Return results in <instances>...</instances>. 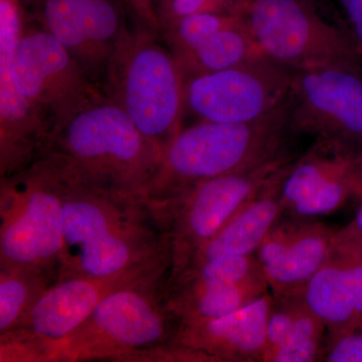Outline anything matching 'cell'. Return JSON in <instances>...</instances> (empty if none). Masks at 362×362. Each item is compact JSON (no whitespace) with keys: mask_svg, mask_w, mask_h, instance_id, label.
Returning a JSON list of instances; mask_svg holds the SVG:
<instances>
[{"mask_svg":"<svg viewBox=\"0 0 362 362\" xmlns=\"http://www.w3.org/2000/svg\"><path fill=\"white\" fill-rule=\"evenodd\" d=\"M320 361L362 362V328L330 335L324 345Z\"/></svg>","mask_w":362,"mask_h":362,"instance_id":"cell-26","label":"cell"},{"mask_svg":"<svg viewBox=\"0 0 362 362\" xmlns=\"http://www.w3.org/2000/svg\"><path fill=\"white\" fill-rule=\"evenodd\" d=\"M289 153L237 173L204 181L160 206H151L168 239L166 285L259 190L295 160Z\"/></svg>","mask_w":362,"mask_h":362,"instance_id":"cell-7","label":"cell"},{"mask_svg":"<svg viewBox=\"0 0 362 362\" xmlns=\"http://www.w3.org/2000/svg\"><path fill=\"white\" fill-rule=\"evenodd\" d=\"M237 18L216 13H195L163 23L160 35L177 63L201 47L214 33L230 25Z\"/></svg>","mask_w":362,"mask_h":362,"instance_id":"cell-24","label":"cell"},{"mask_svg":"<svg viewBox=\"0 0 362 362\" xmlns=\"http://www.w3.org/2000/svg\"><path fill=\"white\" fill-rule=\"evenodd\" d=\"M293 133L362 147V63L294 71L287 98Z\"/></svg>","mask_w":362,"mask_h":362,"instance_id":"cell-11","label":"cell"},{"mask_svg":"<svg viewBox=\"0 0 362 362\" xmlns=\"http://www.w3.org/2000/svg\"><path fill=\"white\" fill-rule=\"evenodd\" d=\"M291 132L287 101L252 122L197 121L182 127L164 150L144 199L160 206L204 181L277 158L288 153L285 145Z\"/></svg>","mask_w":362,"mask_h":362,"instance_id":"cell-2","label":"cell"},{"mask_svg":"<svg viewBox=\"0 0 362 362\" xmlns=\"http://www.w3.org/2000/svg\"><path fill=\"white\" fill-rule=\"evenodd\" d=\"M269 291L268 283L261 276L239 284L173 290L164 293V302L178 323L202 322L228 315Z\"/></svg>","mask_w":362,"mask_h":362,"instance_id":"cell-19","label":"cell"},{"mask_svg":"<svg viewBox=\"0 0 362 362\" xmlns=\"http://www.w3.org/2000/svg\"><path fill=\"white\" fill-rule=\"evenodd\" d=\"M70 181V171L52 151L0 177V265L37 267L59 277L62 211Z\"/></svg>","mask_w":362,"mask_h":362,"instance_id":"cell-6","label":"cell"},{"mask_svg":"<svg viewBox=\"0 0 362 362\" xmlns=\"http://www.w3.org/2000/svg\"><path fill=\"white\" fill-rule=\"evenodd\" d=\"M301 298L324 324L330 335L341 334L361 325L341 262L333 249L330 258L305 286Z\"/></svg>","mask_w":362,"mask_h":362,"instance_id":"cell-20","label":"cell"},{"mask_svg":"<svg viewBox=\"0 0 362 362\" xmlns=\"http://www.w3.org/2000/svg\"><path fill=\"white\" fill-rule=\"evenodd\" d=\"M294 70L268 57L185 78L183 115L197 121L247 123L287 101Z\"/></svg>","mask_w":362,"mask_h":362,"instance_id":"cell-10","label":"cell"},{"mask_svg":"<svg viewBox=\"0 0 362 362\" xmlns=\"http://www.w3.org/2000/svg\"><path fill=\"white\" fill-rule=\"evenodd\" d=\"M340 25L362 52V0H337Z\"/></svg>","mask_w":362,"mask_h":362,"instance_id":"cell-27","label":"cell"},{"mask_svg":"<svg viewBox=\"0 0 362 362\" xmlns=\"http://www.w3.org/2000/svg\"><path fill=\"white\" fill-rule=\"evenodd\" d=\"M58 279L37 267L0 265V334L18 328Z\"/></svg>","mask_w":362,"mask_h":362,"instance_id":"cell-22","label":"cell"},{"mask_svg":"<svg viewBox=\"0 0 362 362\" xmlns=\"http://www.w3.org/2000/svg\"><path fill=\"white\" fill-rule=\"evenodd\" d=\"M161 1L162 0H153L154 6H156H156H158V4H160Z\"/></svg>","mask_w":362,"mask_h":362,"instance_id":"cell-32","label":"cell"},{"mask_svg":"<svg viewBox=\"0 0 362 362\" xmlns=\"http://www.w3.org/2000/svg\"><path fill=\"white\" fill-rule=\"evenodd\" d=\"M21 1L23 7H25V11H32L39 0H21Z\"/></svg>","mask_w":362,"mask_h":362,"instance_id":"cell-31","label":"cell"},{"mask_svg":"<svg viewBox=\"0 0 362 362\" xmlns=\"http://www.w3.org/2000/svg\"><path fill=\"white\" fill-rule=\"evenodd\" d=\"M315 1L318 2V4H320L321 6H323L324 1H325V0H315Z\"/></svg>","mask_w":362,"mask_h":362,"instance_id":"cell-33","label":"cell"},{"mask_svg":"<svg viewBox=\"0 0 362 362\" xmlns=\"http://www.w3.org/2000/svg\"><path fill=\"white\" fill-rule=\"evenodd\" d=\"M162 42L156 30L138 23L129 28L112 57L102 92L164 152L182 128L185 78Z\"/></svg>","mask_w":362,"mask_h":362,"instance_id":"cell-5","label":"cell"},{"mask_svg":"<svg viewBox=\"0 0 362 362\" xmlns=\"http://www.w3.org/2000/svg\"><path fill=\"white\" fill-rule=\"evenodd\" d=\"M134 16L138 25L160 33V21L153 0H123Z\"/></svg>","mask_w":362,"mask_h":362,"instance_id":"cell-28","label":"cell"},{"mask_svg":"<svg viewBox=\"0 0 362 362\" xmlns=\"http://www.w3.org/2000/svg\"><path fill=\"white\" fill-rule=\"evenodd\" d=\"M245 21L268 58L292 70L362 63V52L315 0H251Z\"/></svg>","mask_w":362,"mask_h":362,"instance_id":"cell-8","label":"cell"},{"mask_svg":"<svg viewBox=\"0 0 362 362\" xmlns=\"http://www.w3.org/2000/svg\"><path fill=\"white\" fill-rule=\"evenodd\" d=\"M32 14L102 90L112 57L129 30L120 4L116 0H39Z\"/></svg>","mask_w":362,"mask_h":362,"instance_id":"cell-12","label":"cell"},{"mask_svg":"<svg viewBox=\"0 0 362 362\" xmlns=\"http://www.w3.org/2000/svg\"><path fill=\"white\" fill-rule=\"evenodd\" d=\"M273 302L269 291L228 315L180 324L173 344L202 352L214 362L263 361Z\"/></svg>","mask_w":362,"mask_h":362,"instance_id":"cell-17","label":"cell"},{"mask_svg":"<svg viewBox=\"0 0 362 362\" xmlns=\"http://www.w3.org/2000/svg\"><path fill=\"white\" fill-rule=\"evenodd\" d=\"M18 4L0 7V177L20 173L49 151L54 130L14 83L9 57L25 30Z\"/></svg>","mask_w":362,"mask_h":362,"instance_id":"cell-13","label":"cell"},{"mask_svg":"<svg viewBox=\"0 0 362 362\" xmlns=\"http://www.w3.org/2000/svg\"><path fill=\"white\" fill-rule=\"evenodd\" d=\"M28 18L9 57V69L16 87L49 121L54 135L69 119L105 95L51 33Z\"/></svg>","mask_w":362,"mask_h":362,"instance_id":"cell-9","label":"cell"},{"mask_svg":"<svg viewBox=\"0 0 362 362\" xmlns=\"http://www.w3.org/2000/svg\"><path fill=\"white\" fill-rule=\"evenodd\" d=\"M262 57L267 56L252 37L245 18H237L214 33L178 65L183 78H187L235 68Z\"/></svg>","mask_w":362,"mask_h":362,"instance_id":"cell-21","label":"cell"},{"mask_svg":"<svg viewBox=\"0 0 362 362\" xmlns=\"http://www.w3.org/2000/svg\"><path fill=\"white\" fill-rule=\"evenodd\" d=\"M283 216L255 256L274 296L301 297L305 286L330 258L337 230L315 218Z\"/></svg>","mask_w":362,"mask_h":362,"instance_id":"cell-15","label":"cell"},{"mask_svg":"<svg viewBox=\"0 0 362 362\" xmlns=\"http://www.w3.org/2000/svg\"><path fill=\"white\" fill-rule=\"evenodd\" d=\"M356 199L362 204V147L356 156Z\"/></svg>","mask_w":362,"mask_h":362,"instance_id":"cell-29","label":"cell"},{"mask_svg":"<svg viewBox=\"0 0 362 362\" xmlns=\"http://www.w3.org/2000/svg\"><path fill=\"white\" fill-rule=\"evenodd\" d=\"M357 153L345 143L316 138L286 175L281 194L284 214L315 218L356 199Z\"/></svg>","mask_w":362,"mask_h":362,"instance_id":"cell-14","label":"cell"},{"mask_svg":"<svg viewBox=\"0 0 362 362\" xmlns=\"http://www.w3.org/2000/svg\"><path fill=\"white\" fill-rule=\"evenodd\" d=\"M169 262L123 272L106 278L64 276L45 291L33 305L16 332L52 343L69 337L112 292L140 279L169 271Z\"/></svg>","mask_w":362,"mask_h":362,"instance_id":"cell-16","label":"cell"},{"mask_svg":"<svg viewBox=\"0 0 362 362\" xmlns=\"http://www.w3.org/2000/svg\"><path fill=\"white\" fill-rule=\"evenodd\" d=\"M168 277V270L157 272L112 292L80 327L49 345V362L153 361L180 325L164 302Z\"/></svg>","mask_w":362,"mask_h":362,"instance_id":"cell-4","label":"cell"},{"mask_svg":"<svg viewBox=\"0 0 362 362\" xmlns=\"http://www.w3.org/2000/svg\"><path fill=\"white\" fill-rule=\"evenodd\" d=\"M326 331L325 324L301 297H297L291 326L284 341L274 351L268 362L320 361Z\"/></svg>","mask_w":362,"mask_h":362,"instance_id":"cell-23","label":"cell"},{"mask_svg":"<svg viewBox=\"0 0 362 362\" xmlns=\"http://www.w3.org/2000/svg\"><path fill=\"white\" fill-rule=\"evenodd\" d=\"M354 230L362 238V204L359 206L358 211H357L356 218L354 220L349 223Z\"/></svg>","mask_w":362,"mask_h":362,"instance_id":"cell-30","label":"cell"},{"mask_svg":"<svg viewBox=\"0 0 362 362\" xmlns=\"http://www.w3.org/2000/svg\"><path fill=\"white\" fill-rule=\"evenodd\" d=\"M49 151L81 182L142 199L163 156L161 148L106 96L69 119L54 133Z\"/></svg>","mask_w":362,"mask_h":362,"instance_id":"cell-3","label":"cell"},{"mask_svg":"<svg viewBox=\"0 0 362 362\" xmlns=\"http://www.w3.org/2000/svg\"><path fill=\"white\" fill-rule=\"evenodd\" d=\"M251 0H162L156 6V13L163 23L181 16L195 13H216L243 16Z\"/></svg>","mask_w":362,"mask_h":362,"instance_id":"cell-25","label":"cell"},{"mask_svg":"<svg viewBox=\"0 0 362 362\" xmlns=\"http://www.w3.org/2000/svg\"><path fill=\"white\" fill-rule=\"evenodd\" d=\"M292 163L240 207L213 239L195 254L185 269L221 257L256 254L271 228L284 216L281 194Z\"/></svg>","mask_w":362,"mask_h":362,"instance_id":"cell-18","label":"cell"},{"mask_svg":"<svg viewBox=\"0 0 362 362\" xmlns=\"http://www.w3.org/2000/svg\"><path fill=\"white\" fill-rule=\"evenodd\" d=\"M62 226L59 277L106 278L170 264L165 233L153 207L142 197L89 187L71 173Z\"/></svg>","mask_w":362,"mask_h":362,"instance_id":"cell-1","label":"cell"}]
</instances>
